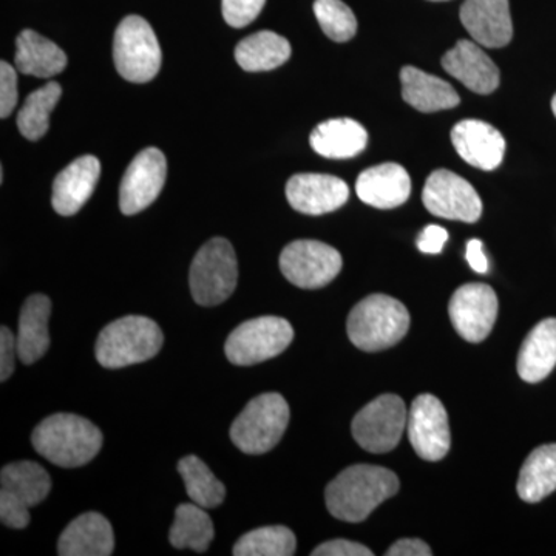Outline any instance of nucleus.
Returning a JSON list of instances; mask_svg holds the SVG:
<instances>
[{"label":"nucleus","instance_id":"1","mask_svg":"<svg viewBox=\"0 0 556 556\" xmlns=\"http://www.w3.org/2000/svg\"><path fill=\"white\" fill-rule=\"evenodd\" d=\"M396 473L388 468L357 464L332 479L325 492L332 517L345 522H362L388 497L399 492Z\"/></svg>","mask_w":556,"mask_h":556},{"label":"nucleus","instance_id":"2","mask_svg":"<svg viewBox=\"0 0 556 556\" xmlns=\"http://www.w3.org/2000/svg\"><path fill=\"white\" fill-rule=\"evenodd\" d=\"M100 428L84 417L58 413L43 419L31 434V444L40 456L54 466L83 467L102 447Z\"/></svg>","mask_w":556,"mask_h":556},{"label":"nucleus","instance_id":"3","mask_svg":"<svg viewBox=\"0 0 556 556\" xmlns=\"http://www.w3.org/2000/svg\"><path fill=\"white\" fill-rule=\"evenodd\" d=\"M409 328L404 303L386 294H372L358 302L348 317V338L358 350L375 353L396 345Z\"/></svg>","mask_w":556,"mask_h":556},{"label":"nucleus","instance_id":"4","mask_svg":"<svg viewBox=\"0 0 556 556\" xmlns=\"http://www.w3.org/2000/svg\"><path fill=\"white\" fill-rule=\"evenodd\" d=\"M163 340V332L152 318L127 316L102 329L94 350L101 367L116 369L155 357Z\"/></svg>","mask_w":556,"mask_h":556},{"label":"nucleus","instance_id":"5","mask_svg":"<svg viewBox=\"0 0 556 556\" xmlns=\"http://www.w3.org/2000/svg\"><path fill=\"white\" fill-rule=\"evenodd\" d=\"M289 424V407L278 393L252 399L230 427V439L247 455H263L276 447Z\"/></svg>","mask_w":556,"mask_h":556},{"label":"nucleus","instance_id":"6","mask_svg":"<svg viewBox=\"0 0 556 556\" xmlns=\"http://www.w3.org/2000/svg\"><path fill=\"white\" fill-rule=\"evenodd\" d=\"M239 281V263L228 240L217 237L197 252L190 266L192 298L201 306L222 305L233 294Z\"/></svg>","mask_w":556,"mask_h":556},{"label":"nucleus","instance_id":"7","mask_svg":"<svg viewBox=\"0 0 556 556\" xmlns=\"http://www.w3.org/2000/svg\"><path fill=\"white\" fill-rule=\"evenodd\" d=\"M51 490L46 468L31 460L9 464L0 473V519L11 529L30 525V508L38 506Z\"/></svg>","mask_w":556,"mask_h":556},{"label":"nucleus","instance_id":"8","mask_svg":"<svg viewBox=\"0 0 556 556\" xmlns=\"http://www.w3.org/2000/svg\"><path fill=\"white\" fill-rule=\"evenodd\" d=\"M113 60L119 75L129 83H150L159 75L163 53L144 17L131 14L121 22L113 40Z\"/></svg>","mask_w":556,"mask_h":556},{"label":"nucleus","instance_id":"9","mask_svg":"<svg viewBox=\"0 0 556 556\" xmlns=\"http://www.w3.org/2000/svg\"><path fill=\"white\" fill-rule=\"evenodd\" d=\"M294 339V329L287 318L265 316L244 321L230 332L225 353L240 367L262 364L283 353Z\"/></svg>","mask_w":556,"mask_h":556},{"label":"nucleus","instance_id":"10","mask_svg":"<svg viewBox=\"0 0 556 556\" xmlns=\"http://www.w3.org/2000/svg\"><path fill=\"white\" fill-rule=\"evenodd\" d=\"M408 413L396 394H383L361 409L351 424V433L369 453H387L397 447L407 428Z\"/></svg>","mask_w":556,"mask_h":556},{"label":"nucleus","instance_id":"11","mask_svg":"<svg viewBox=\"0 0 556 556\" xmlns=\"http://www.w3.org/2000/svg\"><path fill=\"white\" fill-rule=\"evenodd\" d=\"M343 260L338 249L316 240L292 241L280 255L283 276L303 289L327 287L342 270Z\"/></svg>","mask_w":556,"mask_h":556},{"label":"nucleus","instance_id":"12","mask_svg":"<svg viewBox=\"0 0 556 556\" xmlns=\"http://www.w3.org/2000/svg\"><path fill=\"white\" fill-rule=\"evenodd\" d=\"M424 206L430 214L456 222L477 223L482 214V201L473 186L453 174L439 169L428 177L422 192Z\"/></svg>","mask_w":556,"mask_h":556},{"label":"nucleus","instance_id":"13","mask_svg":"<svg viewBox=\"0 0 556 556\" xmlns=\"http://www.w3.org/2000/svg\"><path fill=\"white\" fill-rule=\"evenodd\" d=\"M407 430L417 456L430 463L447 456L452 444L447 409L433 394H420L413 401Z\"/></svg>","mask_w":556,"mask_h":556},{"label":"nucleus","instance_id":"14","mask_svg":"<svg viewBox=\"0 0 556 556\" xmlns=\"http://www.w3.org/2000/svg\"><path fill=\"white\" fill-rule=\"evenodd\" d=\"M167 161L160 149L141 150L127 167L119 186V207L124 215L148 208L164 188Z\"/></svg>","mask_w":556,"mask_h":556},{"label":"nucleus","instance_id":"15","mask_svg":"<svg viewBox=\"0 0 556 556\" xmlns=\"http://www.w3.org/2000/svg\"><path fill=\"white\" fill-rule=\"evenodd\" d=\"M448 313L460 338L471 343L482 342L489 338L496 321L495 291L484 283L464 285L450 300Z\"/></svg>","mask_w":556,"mask_h":556},{"label":"nucleus","instance_id":"16","mask_svg":"<svg viewBox=\"0 0 556 556\" xmlns=\"http://www.w3.org/2000/svg\"><path fill=\"white\" fill-rule=\"evenodd\" d=\"M287 199L292 208L305 215L338 211L350 199V188L332 175L298 174L289 178Z\"/></svg>","mask_w":556,"mask_h":556},{"label":"nucleus","instance_id":"17","mask_svg":"<svg viewBox=\"0 0 556 556\" xmlns=\"http://www.w3.org/2000/svg\"><path fill=\"white\" fill-rule=\"evenodd\" d=\"M460 22L479 46L503 49L514 36L508 0H466Z\"/></svg>","mask_w":556,"mask_h":556},{"label":"nucleus","instance_id":"18","mask_svg":"<svg viewBox=\"0 0 556 556\" xmlns=\"http://www.w3.org/2000/svg\"><path fill=\"white\" fill-rule=\"evenodd\" d=\"M452 142L460 159L481 170H495L504 160L506 139L500 130L479 119H464L452 130Z\"/></svg>","mask_w":556,"mask_h":556},{"label":"nucleus","instance_id":"19","mask_svg":"<svg viewBox=\"0 0 556 556\" xmlns=\"http://www.w3.org/2000/svg\"><path fill=\"white\" fill-rule=\"evenodd\" d=\"M442 67L468 90L478 94L493 93L500 86V70L489 54L471 40H459L442 58Z\"/></svg>","mask_w":556,"mask_h":556},{"label":"nucleus","instance_id":"20","mask_svg":"<svg viewBox=\"0 0 556 556\" xmlns=\"http://www.w3.org/2000/svg\"><path fill=\"white\" fill-rule=\"evenodd\" d=\"M101 175V163L97 156L84 155L73 161L54 178L51 204L62 217L78 214L93 195Z\"/></svg>","mask_w":556,"mask_h":556},{"label":"nucleus","instance_id":"21","mask_svg":"<svg viewBox=\"0 0 556 556\" xmlns=\"http://www.w3.org/2000/svg\"><path fill=\"white\" fill-rule=\"evenodd\" d=\"M356 192L358 199L368 206L394 208L408 200L412 179L401 164H379L358 175Z\"/></svg>","mask_w":556,"mask_h":556},{"label":"nucleus","instance_id":"22","mask_svg":"<svg viewBox=\"0 0 556 556\" xmlns=\"http://www.w3.org/2000/svg\"><path fill=\"white\" fill-rule=\"evenodd\" d=\"M115 548V535L108 519L97 511L80 515L70 522L58 543L61 556H109Z\"/></svg>","mask_w":556,"mask_h":556},{"label":"nucleus","instance_id":"23","mask_svg":"<svg viewBox=\"0 0 556 556\" xmlns=\"http://www.w3.org/2000/svg\"><path fill=\"white\" fill-rule=\"evenodd\" d=\"M309 142L311 148L325 159L348 160L367 148L368 131L354 119H328L313 130Z\"/></svg>","mask_w":556,"mask_h":556},{"label":"nucleus","instance_id":"24","mask_svg":"<svg viewBox=\"0 0 556 556\" xmlns=\"http://www.w3.org/2000/svg\"><path fill=\"white\" fill-rule=\"evenodd\" d=\"M50 314L51 302L43 294L31 295L22 306L17 331V353L22 364H35L49 351Z\"/></svg>","mask_w":556,"mask_h":556},{"label":"nucleus","instance_id":"25","mask_svg":"<svg viewBox=\"0 0 556 556\" xmlns=\"http://www.w3.org/2000/svg\"><path fill=\"white\" fill-rule=\"evenodd\" d=\"M402 98L422 113L456 108L459 94L448 83L407 65L401 70Z\"/></svg>","mask_w":556,"mask_h":556},{"label":"nucleus","instance_id":"26","mask_svg":"<svg viewBox=\"0 0 556 556\" xmlns=\"http://www.w3.org/2000/svg\"><path fill=\"white\" fill-rule=\"evenodd\" d=\"M556 365V318L540 321L527 336L518 356L519 378L538 383L554 371Z\"/></svg>","mask_w":556,"mask_h":556},{"label":"nucleus","instance_id":"27","mask_svg":"<svg viewBox=\"0 0 556 556\" xmlns=\"http://www.w3.org/2000/svg\"><path fill=\"white\" fill-rule=\"evenodd\" d=\"M16 68L22 75L53 78L67 67V54L53 40L35 30H24L16 40Z\"/></svg>","mask_w":556,"mask_h":556},{"label":"nucleus","instance_id":"28","mask_svg":"<svg viewBox=\"0 0 556 556\" xmlns=\"http://www.w3.org/2000/svg\"><path fill=\"white\" fill-rule=\"evenodd\" d=\"M291 53V43L283 36L258 31L241 40L236 49V60L244 72H269L283 65Z\"/></svg>","mask_w":556,"mask_h":556},{"label":"nucleus","instance_id":"29","mask_svg":"<svg viewBox=\"0 0 556 556\" xmlns=\"http://www.w3.org/2000/svg\"><path fill=\"white\" fill-rule=\"evenodd\" d=\"M518 495L526 503H540L556 490V444L530 453L518 479Z\"/></svg>","mask_w":556,"mask_h":556},{"label":"nucleus","instance_id":"30","mask_svg":"<svg viewBox=\"0 0 556 556\" xmlns=\"http://www.w3.org/2000/svg\"><path fill=\"white\" fill-rule=\"evenodd\" d=\"M199 504H181L175 511L169 541L175 548H192L203 554L215 536L214 522Z\"/></svg>","mask_w":556,"mask_h":556},{"label":"nucleus","instance_id":"31","mask_svg":"<svg viewBox=\"0 0 556 556\" xmlns=\"http://www.w3.org/2000/svg\"><path fill=\"white\" fill-rule=\"evenodd\" d=\"M62 97L60 84L51 83L28 94L20 113H17V127L25 138L38 141L49 131L50 115Z\"/></svg>","mask_w":556,"mask_h":556},{"label":"nucleus","instance_id":"32","mask_svg":"<svg viewBox=\"0 0 556 556\" xmlns=\"http://www.w3.org/2000/svg\"><path fill=\"white\" fill-rule=\"evenodd\" d=\"M178 471L192 503L204 508H215L225 501V484L215 478L211 468L200 457L192 455L182 457L178 463Z\"/></svg>","mask_w":556,"mask_h":556},{"label":"nucleus","instance_id":"33","mask_svg":"<svg viewBox=\"0 0 556 556\" xmlns=\"http://www.w3.org/2000/svg\"><path fill=\"white\" fill-rule=\"evenodd\" d=\"M298 541L285 526L262 527L252 530L237 541L232 554L236 556H291L295 554Z\"/></svg>","mask_w":556,"mask_h":556},{"label":"nucleus","instance_id":"34","mask_svg":"<svg viewBox=\"0 0 556 556\" xmlns=\"http://www.w3.org/2000/svg\"><path fill=\"white\" fill-rule=\"evenodd\" d=\"M314 13L321 30L334 42H348L356 36V16L342 0H316Z\"/></svg>","mask_w":556,"mask_h":556},{"label":"nucleus","instance_id":"35","mask_svg":"<svg viewBox=\"0 0 556 556\" xmlns=\"http://www.w3.org/2000/svg\"><path fill=\"white\" fill-rule=\"evenodd\" d=\"M266 0H222L223 17L233 28H243L257 20Z\"/></svg>","mask_w":556,"mask_h":556},{"label":"nucleus","instance_id":"36","mask_svg":"<svg viewBox=\"0 0 556 556\" xmlns=\"http://www.w3.org/2000/svg\"><path fill=\"white\" fill-rule=\"evenodd\" d=\"M17 98V73L13 65L0 62V118H9L16 109Z\"/></svg>","mask_w":556,"mask_h":556},{"label":"nucleus","instance_id":"37","mask_svg":"<svg viewBox=\"0 0 556 556\" xmlns=\"http://www.w3.org/2000/svg\"><path fill=\"white\" fill-rule=\"evenodd\" d=\"M17 353V338H14L10 328L2 327L0 329V380L5 382L11 378L14 371V361Z\"/></svg>","mask_w":556,"mask_h":556},{"label":"nucleus","instance_id":"38","mask_svg":"<svg viewBox=\"0 0 556 556\" xmlns=\"http://www.w3.org/2000/svg\"><path fill=\"white\" fill-rule=\"evenodd\" d=\"M313 556H372V552L364 544L346 540H332L320 544L311 552Z\"/></svg>","mask_w":556,"mask_h":556},{"label":"nucleus","instance_id":"39","mask_svg":"<svg viewBox=\"0 0 556 556\" xmlns=\"http://www.w3.org/2000/svg\"><path fill=\"white\" fill-rule=\"evenodd\" d=\"M448 240V232L438 225H430L424 228L417 237V248L424 254H439Z\"/></svg>","mask_w":556,"mask_h":556},{"label":"nucleus","instance_id":"40","mask_svg":"<svg viewBox=\"0 0 556 556\" xmlns=\"http://www.w3.org/2000/svg\"><path fill=\"white\" fill-rule=\"evenodd\" d=\"M387 556H431L430 546L422 540H399L386 552Z\"/></svg>","mask_w":556,"mask_h":556},{"label":"nucleus","instance_id":"41","mask_svg":"<svg viewBox=\"0 0 556 556\" xmlns=\"http://www.w3.org/2000/svg\"><path fill=\"white\" fill-rule=\"evenodd\" d=\"M466 257L468 265L471 266V269L477 270L478 274H485L489 270V262H486L481 240L473 239L468 241Z\"/></svg>","mask_w":556,"mask_h":556},{"label":"nucleus","instance_id":"42","mask_svg":"<svg viewBox=\"0 0 556 556\" xmlns=\"http://www.w3.org/2000/svg\"><path fill=\"white\" fill-rule=\"evenodd\" d=\"M552 110H554V115L556 116V94L554 97V100H552Z\"/></svg>","mask_w":556,"mask_h":556},{"label":"nucleus","instance_id":"43","mask_svg":"<svg viewBox=\"0 0 556 556\" xmlns=\"http://www.w3.org/2000/svg\"><path fill=\"white\" fill-rule=\"evenodd\" d=\"M430 2H447V0H430Z\"/></svg>","mask_w":556,"mask_h":556}]
</instances>
